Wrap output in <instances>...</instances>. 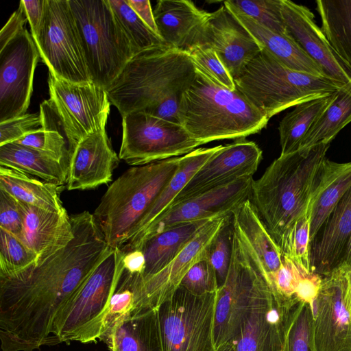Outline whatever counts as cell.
<instances>
[{
  "mask_svg": "<svg viewBox=\"0 0 351 351\" xmlns=\"http://www.w3.org/2000/svg\"><path fill=\"white\" fill-rule=\"evenodd\" d=\"M73 238L24 271L0 276L1 351H33L52 346L55 318L110 247L93 214L70 216Z\"/></svg>",
  "mask_w": 351,
  "mask_h": 351,
  "instance_id": "obj_1",
  "label": "cell"
},
{
  "mask_svg": "<svg viewBox=\"0 0 351 351\" xmlns=\"http://www.w3.org/2000/svg\"><path fill=\"white\" fill-rule=\"evenodd\" d=\"M196 76L187 52L163 45L135 54L106 91L122 117L143 112L179 123L182 97Z\"/></svg>",
  "mask_w": 351,
  "mask_h": 351,
  "instance_id": "obj_2",
  "label": "cell"
},
{
  "mask_svg": "<svg viewBox=\"0 0 351 351\" xmlns=\"http://www.w3.org/2000/svg\"><path fill=\"white\" fill-rule=\"evenodd\" d=\"M330 143L280 155L253 180L249 199L277 244L307 211Z\"/></svg>",
  "mask_w": 351,
  "mask_h": 351,
  "instance_id": "obj_3",
  "label": "cell"
},
{
  "mask_svg": "<svg viewBox=\"0 0 351 351\" xmlns=\"http://www.w3.org/2000/svg\"><path fill=\"white\" fill-rule=\"evenodd\" d=\"M178 119L202 145L245 138L261 131L269 121L237 88L223 87L197 71L193 83L182 97Z\"/></svg>",
  "mask_w": 351,
  "mask_h": 351,
  "instance_id": "obj_4",
  "label": "cell"
},
{
  "mask_svg": "<svg viewBox=\"0 0 351 351\" xmlns=\"http://www.w3.org/2000/svg\"><path fill=\"white\" fill-rule=\"evenodd\" d=\"M180 157L128 169L108 188L93 215L108 245L121 247L178 170Z\"/></svg>",
  "mask_w": 351,
  "mask_h": 351,
  "instance_id": "obj_5",
  "label": "cell"
},
{
  "mask_svg": "<svg viewBox=\"0 0 351 351\" xmlns=\"http://www.w3.org/2000/svg\"><path fill=\"white\" fill-rule=\"evenodd\" d=\"M234 82L236 88L269 119L287 108L331 95L346 86L331 78L294 71L264 49Z\"/></svg>",
  "mask_w": 351,
  "mask_h": 351,
  "instance_id": "obj_6",
  "label": "cell"
},
{
  "mask_svg": "<svg viewBox=\"0 0 351 351\" xmlns=\"http://www.w3.org/2000/svg\"><path fill=\"white\" fill-rule=\"evenodd\" d=\"M91 82L106 90L136 54L108 0H69Z\"/></svg>",
  "mask_w": 351,
  "mask_h": 351,
  "instance_id": "obj_7",
  "label": "cell"
},
{
  "mask_svg": "<svg viewBox=\"0 0 351 351\" xmlns=\"http://www.w3.org/2000/svg\"><path fill=\"white\" fill-rule=\"evenodd\" d=\"M123 252L112 249L56 315L52 346L101 338L110 302L123 269Z\"/></svg>",
  "mask_w": 351,
  "mask_h": 351,
  "instance_id": "obj_8",
  "label": "cell"
},
{
  "mask_svg": "<svg viewBox=\"0 0 351 351\" xmlns=\"http://www.w3.org/2000/svg\"><path fill=\"white\" fill-rule=\"evenodd\" d=\"M232 254L226 280L217 291L214 342L215 348L232 342L240 332L267 271L257 253L232 219Z\"/></svg>",
  "mask_w": 351,
  "mask_h": 351,
  "instance_id": "obj_9",
  "label": "cell"
},
{
  "mask_svg": "<svg viewBox=\"0 0 351 351\" xmlns=\"http://www.w3.org/2000/svg\"><path fill=\"white\" fill-rule=\"evenodd\" d=\"M216 295H195L180 286L157 307L163 351H216Z\"/></svg>",
  "mask_w": 351,
  "mask_h": 351,
  "instance_id": "obj_10",
  "label": "cell"
},
{
  "mask_svg": "<svg viewBox=\"0 0 351 351\" xmlns=\"http://www.w3.org/2000/svg\"><path fill=\"white\" fill-rule=\"evenodd\" d=\"M119 159L135 167L182 156L201 145L179 123L143 112L122 117Z\"/></svg>",
  "mask_w": 351,
  "mask_h": 351,
  "instance_id": "obj_11",
  "label": "cell"
},
{
  "mask_svg": "<svg viewBox=\"0 0 351 351\" xmlns=\"http://www.w3.org/2000/svg\"><path fill=\"white\" fill-rule=\"evenodd\" d=\"M33 39L49 73L70 82L92 83L69 0H45Z\"/></svg>",
  "mask_w": 351,
  "mask_h": 351,
  "instance_id": "obj_12",
  "label": "cell"
},
{
  "mask_svg": "<svg viewBox=\"0 0 351 351\" xmlns=\"http://www.w3.org/2000/svg\"><path fill=\"white\" fill-rule=\"evenodd\" d=\"M50 101L63 125L69 156L88 134L106 128L111 104L105 89L93 83H73L49 73Z\"/></svg>",
  "mask_w": 351,
  "mask_h": 351,
  "instance_id": "obj_13",
  "label": "cell"
},
{
  "mask_svg": "<svg viewBox=\"0 0 351 351\" xmlns=\"http://www.w3.org/2000/svg\"><path fill=\"white\" fill-rule=\"evenodd\" d=\"M300 301L278 293L268 276L256 293L237 337L235 351H284L287 328Z\"/></svg>",
  "mask_w": 351,
  "mask_h": 351,
  "instance_id": "obj_14",
  "label": "cell"
},
{
  "mask_svg": "<svg viewBox=\"0 0 351 351\" xmlns=\"http://www.w3.org/2000/svg\"><path fill=\"white\" fill-rule=\"evenodd\" d=\"M253 177L219 186L171 205L145 230L128 240L124 252L139 250L150 238L179 224L204 218L230 215L250 196Z\"/></svg>",
  "mask_w": 351,
  "mask_h": 351,
  "instance_id": "obj_15",
  "label": "cell"
},
{
  "mask_svg": "<svg viewBox=\"0 0 351 351\" xmlns=\"http://www.w3.org/2000/svg\"><path fill=\"white\" fill-rule=\"evenodd\" d=\"M39 57L25 28L0 50V123L26 114Z\"/></svg>",
  "mask_w": 351,
  "mask_h": 351,
  "instance_id": "obj_16",
  "label": "cell"
},
{
  "mask_svg": "<svg viewBox=\"0 0 351 351\" xmlns=\"http://www.w3.org/2000/svg\"><path fill=\"white\" fill-rule=\"evenodd\" d=\"M348 270L341 265L322 278L313 304L314 351H351V319L344 304Z\"/></svg>",
  "mask_w": 351,
  "mask_h": 351,
  "instance_id": "obj_17",
  "label": "cell"
},
{
  "mask_svg": "<svg viewBox=\"0 0 351 351\" xmlns=\"http://www.w3.org/2000/svg\"><path fill=\"white\" fill-rule=\"evenodd\" d=\"M261 159L262 151L253 141L240 138L222 145L195 173L171 205L239 180L253 177Z\"/></svg>",
  "mask_w": 351,
  "mask_h": 351,
  "instance_id": "obj_18",
  "label": "cell"
},
{
  "mask_svg": "<svg viewBox=\"0 0 351 351\" xmlns=\"http://www.w3.org/2000/svg\"><path fill=\"white\" fill-rule=\"evenodd\" d=\"M232 214L211 220L162 269L147 279L142 278V298L145 309L157 308L180 287L198 262L208 258L210 247Z\"/></svg>",
  "mask_w": 351,
  "mask_h": 351,
  "instance_id": "obj_19",
  "label": "cell"
},
{
  "mask_svg": "<svg viewBox=\"0 0 351 351\" xmlns=\"http://www.w3.org/2000/svg\"><path fill=\"white\" fill-rule=\"evenodd\" d=\"M281 12L289 34L317 62L326 75L351 88V69L332 48L311 10L289 0H281Z\"/></svg>",
  "mask_w": 351,
  "mask_h": 351,
  "instance_id": "obj_20",
  "label": "cell"
},
{
  "mask_svg": "<svg viewBox=\"0 0 351 351\" xmlns=\"http://www.w3.org/2000/svg\"><path fill=\"white\" fill-rule=\"evenodd\" d=\"M119 160L106 128L88 134L70 154L66 189L87 190L108 184Z\"/></svg>",
  "mask_w": 351,
  "mask_h": 351,
  "instance_id": "obj_21",
  "label": "cell"
},
{
  "mask_svg": "<svg viewBox=\"0 0 351 351\" xmlns=\"http://www.w3.org/2000/svg\"><path fill=\"white\" fill-rule=\"evenodd\" d=\"M210 14L186 0H160L154 10L158 35L165 44L186 52L208 44Z\"/></svg>",
  "mask_w": 351,
  "mask_h": 351,
  "instance_id": "obj_22",
  "label": "cell"
},
{
  "mask_svg": "<svg viewBox=\"0 0 351 351\" xmlns=\"http://www.w3.org/2000/svg\"><path fill=\"white\" fill-rule=\"evenodd\" d=\"M207 45L216 51L233 80L263 49L224 4L210 14Z\"/></svg>",
  "mask_w": 351,
  "mask_h": 351,
  "instance_id": "obj_23",
  "label": "cell"
},
{
  "mask_svg": "<svg viewBox=\"0 0 351 351\" xmlns=\"http://www.w3.org/2000/svg\"><path fill=\"white\" fill-rule=\"evenodd\" d=\"M351 235V188L309 243L311 273L324 278L343 263Z\"/></svg>",
  "mask_w": 351,
  "mask_h": 351,
  "instance_id": "obj_24",
  "label": "cell"
},
{
  "mask_svg": "<svg viewBox=\"0 0 351 351\" xmlns=\"http://www.w3.org/2000/svg\"><path fill=\"white\" fill-rule=\"evenodd\" d=\"M19 202L23 223L21 241L37 255V260L63 248L73 238L66 210L56 213Z\"/></svg>",
  "mask_w": 351,
  "mask_h": 351,
  "instance_id": "obj_25",
  "label": "cell"
},
{
  "mask_svg": "<svg viewBox=\"0 0 351 351\" xmlns=\"http://www.w3.org/2000/svg\"><path fill=\"white\" fill-rule=\"evenodd\" d=\"M350 188L351 162L339 163L326 158L317 173L306 211L310 241Z\"/></svg>",
  "mask_w": 351,
  "mask_h": 351,
  "instance_id": "obj_26",
  "label": "cell"
},
{
  "mask_svg": "<svg viewBox=\"0 0 351 351\" xmlns=\"http://www.w3.org/2000/svg\"><path fill=\"white\" fill-rule=\"evenodd\" d=\"M101 340L108 351H163L157 308L120 319Z\"/></svg>",
  "mask_w": 351,
  "mask_h": 351,
  "instance_id": "obj_27",
  "label": "cell"
},
{
  "mask_svg": "<svg viewBox=\"0 0 351 351\" xmlns=\"http://www.w3.org/2000/svg\"><path fill=\"white\" fill-rule=\"evenodd\" d=\"M228 9L263 49L269 51L283 64L296 71L328 77L322 68L306 53L290 34L276 32L245 14Z\"/></svg>",
  "mask_w": 351,
  "mask_h": 351,
  "instance_id": "obj_28",
  "label": "cell"
},
{
  "mask_svg": "<svg viewBox=\"0 0 351 351\" xmlns=\"http://www.w3.org/2000/svg\"><path fill=\"white\" fill-rule=\"evenodd\" d=\"M217 217L179 224L144 242L139 249L145 259L143 278L147 279L162 269L199 231Z\"/></svg>",
  "mask_w": 351,
  "mask_h": 351,
  "instance_id": "obj_29",
  "label": "cell"
},
{
  "mask_svg": "<svg viewBox=\"0 0 351 351\" xmlns=\"http://www.w3.org/2000/svg\"><path fill=\"white\" fill-rule=\"evenodd\" d=\"M196 148L180 157L178 170L165 186L153 204L134 228L128 240L141 234L162 215L195 173L221 147Z\"/></svg>",
  "mask_w": 351,
  "mask_h": 351,
  "instance_id": "obj_30",
  "label": "cell"
},
{
  "mask_svg": "<svg viewBox=\"0 0 351 351\" xmlns=\"http://www.w3.org/2000/svg\"><path fill=\"white\" fill-rule=\"evenodd\" d=\"M0 166L36 176L58 186H63L66 183L69 165L15 142L0 146Z\"/></svg>",
  "mask_w": 351,
  "mask_h": 351,
  "instance_id": "obj_31",
  "label": "cell"
},
{
  "mask_svg": "<svg viewBox=\"0 0 351 351\" xmlns=\"http://www.w3.org/2000/svg\"><path fill=\"white\" fill-rule=\"evenodd\" d=\"M62 188L17 170L0 166V189L26 204L49 211L64 212L66 209L60 198Z\"/></svg>",
  "mask_w": 351,
  "mask_h": 351,
  "instance_id": "obj_32",
  "label": "cell"
},
{
  "mask_svg": "<svg viewBox=\"0 0 351 351\" xmlns=\"http://www.w3.org/2000/svg\"><path fill=\"white\" fill-rule=\"evenodd\" d=\"M232 219L257 253L267 276L277 271L282 265V252L249 199L232 213Z\"/></svg>",
  "mask_w": 351,
  "mask_h": 351,
  "instance_id": "obj_33",
  "label": "cell"
},
{
  "mask_svg": "<svg viewBox=\"0 0 351 351\" xmlns=\"http://www.w3.org/2000/svg\"><path fill=\"white\" fill-rule=\"evenodd\" d=\"M337 92L300 104L283 117L278 126L280 155L289 154L300 149L305 135L335 99Z\"/></svg>",
  "mask_w": 351,
  "mask_h": 351,
  "instance_id": "obj_34",
  "label": "cell"
},
{
  "mask_svg": "<svg viewBox=\"0 0 351 351\" xmlns=\"http://www.w3.org/2000/svg\"><path fill=\"white\" fill-rule=\"evenodd\" d=\"M315 3L322 32L351 69V0H317Z\"/></svg>",
  "mask_w": 351,
  "mask_h": 351,
  "instance_id": "obj_35",
  "label": "cell"
},
{
  "mask_svg": "<svg viewBox=\"0 0 351 351\" xmlns=\"http://www.w3.org/2000/svg\"><path fill=\"white\" fill-rule=\"evenodd\" d=\"M40 108L42 128L15 143L38 150L69 165V143L60 119L50 99L44 101Z\"/></svg>",
  "mask_w": 351,
  "mask_h": 351,
  "instance_id": "obj_36",
  "label": "cell"
},
{
  "mask_svg": "<svg viewBox=\"0 0 351 351\" xmlns=\"http://www.w3.org/2000/svg\"><path fill=\"white\" fill-rule=\"evenodd\" d=\"M350 122L351 88L344 86L337 92L335 99L306 133L300 149L311 147L322 143H330Z\"/></svg>",
  "mask_w": 351,
  "mask_h": 351,
  "instance_id": "obj_37",
  "label": "cell"
},
{
  "mask_svg": "<svg viewBox=\"0 0 351 351\" xmlns=\"http://www.w3.org/2000/svg\"><path fill=\"white\" fill-rule=\"evenodd\" d=\"M108 2L136 54L145 49L165 45L162 38L140 19L126 0H108Z\"/></svg>",
  "mask_w": 351,
  "mask_h": 351,
  "instance_id": "obj_38",
  "label": "cell"
},
{
  "mask_svg": "<svg viewBox=\"0 0 351 351\" xmlns=\"http://www.w3.org/2000/svg\"><path fill=\"white\" fill-rule=\"evenodd\" d=\"M223 4L276 32L289 34L281 12V0H228Z\"/></svg>",
  "mask_w": 351,
  "mask_h": 351,
  "instance_id": "obj_39",
  "label": "cell"
},
{
  "mask_svg": "<svg viewBox=\"0 0 351 351\" xmlns=\"http://www.w3.org/2000/svg\"><path fill=\"white\" fill-rule=\"evenodd\" d=\"M37 255L23 241L0 228V276L16 275L36 263Z\"/></svg>",
  "mask_w": 351,
  "mask_h": 351,
  "instance_id": "obj_40",
  "label": "cell"
},
{
  "mask_svg": "<svg viewBox=\"0 0 351 351\" xmlns=\"http://www.w3.org/2000/svg\"><path fill=\"white\" fill-rule=\"evenodd\" d=\"M313 322V306L308 303L300 302L287 328L284 351H314Z\"/></svg>",
  "mask_w": 351,
  "mask_h": 351,
  "instance_id": "obj_41",
  "label": "cell"
},
{
  "mask_svg": "<svg viewBox=\"0 0 351 351\" xmlns=\"http://www.w3.org/2000/svg\"><path fill=\"white\" fill-rule=\"evenodd\" d=\"M310 221L307 213L298 220L278 244L283 256L310 271Z\"/></svg>",
  "mask_w": 351,
  "mask_h": 351,
  "instance_id": "obj_42",
  "label": "cell"
},
{
  "mask_svg": "<svg viewBox=\"0 0 351 351\" xmlns=\"http://www.w3.org/2000/svg\"><path fill=\"white\" fill-rule=\"evenodd\" d=\"M187 53L197 71L223 87L236 89L233 78L209 45L195 46Z\"/></svg>",
  "mask_w": 351,
  "mask_h": 351,
  "instance_id": "obj_43",
  "label": "cell"
},
{
  "mask_svg": "<svg viewBox=\"0 0 351 351\" xmlns=\"http://www.w3.org/2000/svg\"><path fill=\"white\" fill-rule=\"evenodd\" d=\"M233 228L232 217L212 243L208 260L215 270L219 288L225 282L232 254Z\"/></svg>",
  "mask_w": 351,
  "mask_h": 351,
  "instance_id": "obj_44",
  "label": "cell"
},
{
  "mask_svg": "<svg viewBox=\"0 0 351 351\" xmlns=\"http://www.w3.org/2000/svg\"><path fill=\"white\" fill-rule=\"evenodd\" d=\"M180 286L198 296L217 292L219 289L217 274L208 258L193 266Z\"/></svg>",
  "mask_w": 351,
  "mask_h": 351,
  "instance_id": "obj_45",
  "label": "cell"
},
{
  "mask_svg": "<svg viewBox=\"0 0 351 351\" xmlns=\"http://www.w3.org/2000/svg\"><path fill=\"white\" fill-rule=\"evenodd\" d=\"M310 272L289 258L283 256L282 265L274 274L268 276L274 289L288 298H296V292L304 274Z\"/></svg>",
  "mask_w": 351,
  "mask_h": 351,
  "instance_id": "obj_46",
  "label": "cell"
},
{
  "mask_svg": "<svg viewBox=\"0 0 351 351\" xmlns=\"http://www.w3.org/2000/svg\"><path fill=\"white\" fill-rule=\"evenodd\" d=\"M42 128L40 113L25 114L0 123V146L16 142Z\"/></svg>",
  "mask_w": 351,
  "mask_h": 351,
  "instance_id": "obj_47",
  "label": "cell"
},
{
  "mask_svg": "<svg viewBox=\"0 0 351 351\" xmlns=\"http://www.w3.org/2000/svg\"><path fill=\"white\" fill-rule=\"evenodd\" d=\"M0 228L21 241L23 238V216L19 201L0 189Z\"/></svg>",
  "mask_w": 351,
  "mask_h": 351,
  "instance_id": "obj_48",
  "label": "cell"
},
{
  "mask_svg": "<svg viewBox=\"0 0 351 351\" xmlns=\"http://www.w3.org/2000/svg\"><path fill=\"white\" fill-rule=\"evenodd\" d=\"M27 19L21 2L19 8L10 16L6 24L0 32V50L2 49L15 36L25 29Z\"/></svg>",
  "mask_w": 351,
  "mask_h": 351,
  "instance_id": "obj_49",
  "label": "cell"
},
{
  "mask_svg": "<svg viewBox=\"0 0 351 351\" xmlns=\"http://www.w3.org/2000/svg\"><path fill=\"white\" fill-rule=\"evenodd\" d=\"M33 38L36 36L43 21L45 0H21Z\"/></svg>",
  "mask_w": 351,
  "mask_h": 351,
  "instance_id": "obj_50",
  "label": "cell"
},
{
  "mask_svg": "<svg viewBox=\"0 0 351 351\" xmlns=\"http://www.w3.org/2000/svg\"><path fill=\"white\" fill-rule=\"evenodd\" d=\"M126 1L140 19L147 25V26L152 32L158 35L154 16V11L152 9L150 1L149 0Z\"/></svg>",
  "mask_w": 351,
  "mask_h": 351,
  "instance_id": "obj_51",
  "label": "cell"
},
{
  "mask_svg": "<svg viewBox=\"0 0 351 351\" xmlns=\"http://www.w3.org/2000/svg\"><path fill=\"white\" fill-rule=\"evenodd\" d=\"M123 252V256L122 261L123 267L132 273L143 274L145 259L143 252L140 250Z\"/></svg>",
  "mask_w": 351,
  "mask_h": 351,
  "instance_id": "obj_52",
  "label": "cell"
},
{
  "mask_svg": "<svg viewBox=\"0 0 351 351\" xmlns=\"http://www.w3.org/2000/svg\"><path fill=\"white\" fill-rule=\"evenodd\" d=\"M344 304L351 319V267L346 272V287L344 293Z\"/></svg>",
  "mask_w": 351,
  "mask_h": 351,
  "instance_id": "obj_53",
  "label": "cell"
},
{
  "mask_svg": "<svg viewBox=\"0 0 351 351\" xmlns=\"http://www.w3.org/2000/svg\"><path fill=\"white\" fill-rule=\"evenodd\" d=\"M348 269L351 267V235L348 244L347 251L343 265Z\"/></svg>",
  "mask_w": 351,
  "mask_h": 351,
  "instance_id": "obj_54",
  "label": "cell"
},
{
  "mask_svg": "<svg viewBox=\"0 0 351 351\" xmlns=\"http://www.w3.org/2000/svg\"><path fill=\"white\" fill-rule=\"evenodd\" d=\"M216 351H235L231 342H226L216 348Z\"/></svg>",
  "mask_w": 351,
  "mask_h": 351,
  "instance_id": "obj_55",
  "label": "cell"
}]
</instances>
